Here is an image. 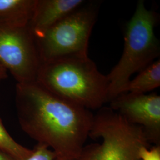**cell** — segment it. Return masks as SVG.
Instances as JSON below:
<instances>
[{"label": "cell", "instance_id": "obj_11", "mask_svg": "<svg viewBox=\"0 0 160 160\" xmlns=\"http://www.w3.org/2000/svg\"><path fill=\"white\" fill-rule=\"evenodd\" d=\"M0 151L15 160H27L33 153V149L17 142L6 130L0 118Z\"/></svg>", "mask_w": 160, "mask_h": 160}, {"label": "cell", "instance_id": "obj_9", "mask_svg": "<svg viewBox=\"0 0 160 160\" xmlns=\"http://www.w3.org/2000/svg\"><path fill=\"white\" fill-rule=\"evenodd\" d=\"M36 0H0V25L22 27L29 25Z\"/></svg>", "mask_w": 160, "mask_h": 160}, {"label": "cell", "instance_id": "obj_2", "mask_svg": "<svg viewBox=\"0 0 160 160\" xmlns=\"http://www.w3.org/2000/svg\"><path fill=\"white\" fill-rule=\"evenodd\" d=\"M36 81L52 94L90 110L109 102L107 75L88 56L42 63Z\"/></svg>", "mask_w": 160, "mask_h": 160}, {"label": "cell", "instance_id": "obj_7", "mask_svg": "<svg viewBox=\"0 0 160 160\" xmlns=\"http://www.w3.org/2000/svg\"><path fill=\"white\" fill-rule=\"evenodd\" d=\"M110 108L129 123L141 126L149 143L160 145L159 95L122 93L110 102Z\"/></svg>", "mask_w": 160, "mask_h": 160}, {"label": "cell", "instance_id": "obj_5", "mask_svg": "<svg viewBox=\"0 0 160 160\" xmlns=\"http://www.w3.org/2000/svg\"><path fill=\"white\" fill-rule=\"evenodd\" d=\"M98 12L96 2L82 5L35 38L41 63L63 58L87 57Z\"/></svg>", "mask_w": 160, "mask_h": 160}, {"label": "cell", "instance_id": "obj_3", "mask_svg": "<svg viewBox=\"0 0 160 160\" xmlns=\"http://www.w3.org/2000/svg\"><path fill=\"white\" fill-rule=\"evenodd\" d=\"M158 14L138 2L135 11L127 23L124 33V48L118 63L107 77L109 102L124 93L132 75L140 72L159 57L160 42L155 34Z\"/></svg>", "mask_w": 160, "mask_h": 160}, {"label": "cell", "instance_id": "obj_4", "mask_svg": "<svg viewBox=\"0 0 160 160\" xmlns=\"http://www.w3.org/2000/svg\"><path fill=\"white\" fill-rule=\"evenodd\" d=\"M89 137L102 141L85 145L76 160H140L141 148L151 147L141 126L110 107H102L94 115Z\"/></svg>", "mask_w": 160, "mask_h": 160}, {"label": "cell", "instance_id": "obj_1", "mask_svg": "<svg viewBox=\"0 0 160 160\" xmlns=\"http://www.w3.org/2000/svg\"><path fill=\"white\" fill-rule=\"evenodd\" d=\"M19 124L29 137L51 149L58 160H76L86 145L94 114L51 93L36 81L17 83Z\"/></svg>", "mask_w": 160, "mask_h": 160}, {"label": "cell", "instance_id": "obj_10", "mask_svg": "<svg viewBox=\"0 0 160 160\" xmlns=\"http://www.w3.org/2000/svg\"><path fill=\"white\" fill-rule=\"evenodd\" d=\"M160 86V60L157 59L130 80L125 92L135 94H143Z\"/></svg>", "mask_w": 160, "mask_h": 160}, {"label": "cell", "instance_id": "obj_8", "mask_svg": "<svg viewBox=\"0 0 160 160\" xmlns=\"http://www.w3.org/2000/svg\"><path fill=\"white\" fill-rule=\"evenodd\" d=\"M85 3L83 0H36L29 27L35 38Z\"/></svg>", "mask_w": 160, "mask_h": 160}, {"label": "cell", "instance_id": "obj_12", "mask_svg": "<svg viewBox=\"0 0 160 160\" xmlns=\"http://www.w3.org/2000/svg\"><path fill=\"white\" fill-rule=\"evenodd\" d=\"M57 155L46 146L38 144L33 149V153L27 160H57Z\"/></svg>", "mask_w": 160, "mask_h": 160}, {"label": "cell", "instance_id": "obj_16", "mask_svg": "<svg viewBox=\"0 0 160 160\" xmlns=\"http://www.w3.org/2000/svg\"><path fill=\"white\" fill-rule=\"evenodd\" d=\"M57 160H58V159H57Z\"/></svg>", "mask_w": 160, "mask_h": 160}, {"label": "cell", "instance_id": "obj_15", "mask_svg": "<svg viewBox=\"0 0 160 160\" xmlns=\"http://www.w3.org/2000/svg\"><path fill=\"white\" fill-rule=\"evenodd\" d=\"M0 160H15L12 158L11 157L8 156V155L0 151Z\"/></svg>", "mask_w": 160, "mask_h": 160}, {"label": "cell", "instance_id": "obj_13", "mask_svg": "<svg viewBox=\"0 0 160 160\" xmlns=\"http://www.w3.org/2000/svg\"><path fill=\"white\" fill-rule=\"evenodd\" d=\"M140 160H160V145L143 147L139 151Z\"/></svg>", "mask_w": 160, "mask_h": 160}, {"label": "cell", "instance_id": "obj_6", "mask_svg": "<svg viewBox=\"0 0 160 160\" xmlns=\"http://www.w3.org/2000/svg\"><path fill=\"white\" fill-rule=\"evenodd\" d=\"M0 65L11 73L17 83L36 81L41 61L29 25H0Z\"/></svg>", "mask_w": 160, "mask_h": 160}, {"label": "cell", "instance_id": "obj_14", "mask_svg": "<svg viewBox=\"0 0 160 160\" xmlns=\"http://www.w3.org/2000/svg\"><path fill=\"white\" fill-rule=\"evenodd\" d=\"M7 77V71L6 69L0 65V83L2 81L5 80Z\"/></svg>", "mask_w": 160, "mask_h": 160}]
</instances>
